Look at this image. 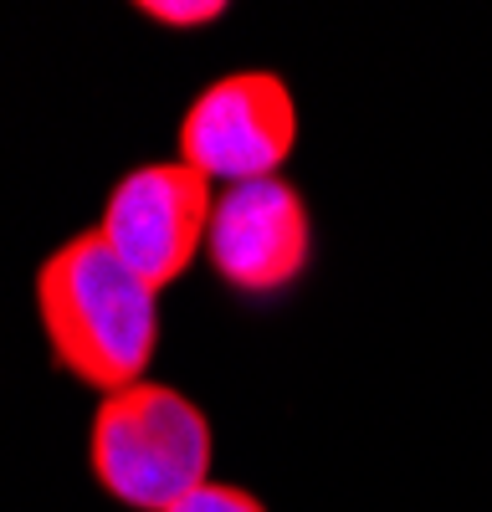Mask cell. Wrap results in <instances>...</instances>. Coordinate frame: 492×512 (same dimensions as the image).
<instances>
[{
  "label": "cell",
  "mask_w": 492,
  "mask_h": 512,
  "mask_svg": "<svg viewBox=\"0 0 492 512\" xmlns=\"http://www.w3.org/2000/svg\"><path fill=\"white\" fill-rule=\"evenodd\" d=\"M36 323L62 374L113 395L149 379L164 328L159 287H149L93 226L36 267Z\"/></svg>",
  "instance_id": "cell-1"
},
{
  "label": "cell",
  "mask_w": 492,
  "mask_h": 512,
  "mask_svg": "<svg viewBox=\"0 0 492 512\" xmlns=\"http://www.w3.org/2000/svg\"><path fill=\"white\" fill-rule=\"evenodd\" d=\"M211 456V420L175 384L139 379L103 395L93 410L88 466L118 507L170 512L180 497L211 482Z\"/></svg>",
  "instance_id": "cell-2"
},
{
  "label": "cell",
  "mask_w": 492,
  "mask_h": 512,
  "mask_svg": "<svg viewBox=\"0 0 492 512\" xmlns=\"http://www.w3.org/2000/svg\"><path fill=\"white\" fill-rule=\"evenodd\" d=\"M175 144L211 185L277 180L298 144V103L277 72H226L190 98Z\"/></svg>",
  "instance_id": "cell-3"
},
{
  "label": "cell",
  "mask_w": 492,
  "mask_h": 512,
  "mask_svg": "<svg viewBox=\"0 0 492 512\" xmlns=\"http://www.w3.org/2000/svg\"><path fill=\"white\" fill-rule=\"evenodd\" d=\"M211 210L216 185L200 169H190L185 159H154L113 180L98 216V236L149 287L164 292L200 262L205 236H211Z\"/></svg>",
  "instance_id": "cell-4"
},
{
  "label": "cell",
  "mask_w": 492,
  "mask_h": 512,
  "mask_svg": "<svg viewBox=\"0 0 492 512\" xmlns=\"http://www.w3.org/2000/svg\"><path fill=\"white\" fill-rule=\"evenodd\" d=\"M308 256H313V216L298 185L277 175L252 185H226L216 195L205 262L226 287L246 297H272L308 272Z\"/></svg>",
  "instance_id": "cell-5"
},
{
  "label": "cell",
  "mask_w": 492,
  "mask_h": 512,
  "mask_svg": "<svg viewBox=\"0 0 492 512\" xmlns=\"http://www.w3.org/2000/svg\"><path fill=\"white\" fill-rule=\"evenodd\" d=\"M170 512H267L257 492H246V487H231V482H205L195 487L190 497H180Z\"/></svg>",
  "instance_id": "cell-6"
},
{
  "label": "cell",
  "mask_w": 492,
  "mask_h": 512,
  "mask_svg": "<svg viewBox=\"0 0 492 512\" xmlns=\"http://www.w3.org/2000/svg\"><path fill=\"white\" fill-rule=\"evenodd\" d=\"M139 16L159 21V26H175V31H195V26H211L216 16H226L221 0H144Z\"/></svg>",
  "instance_id": "cell-7"
}]
</instances>
